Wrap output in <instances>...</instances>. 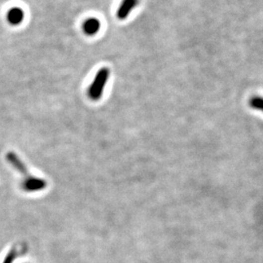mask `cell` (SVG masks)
Wrapping results in <instances>:
<instances>
[{
	"instance_id": "obj_1",
	"label": "cell",
	"mask_w": 263,
	"mask_h": 263,
	"mask_svg": "<svg viewBox=\"0 0 263 263\" xmlns=\"http://www.w3.org/2000/svg\"><path fill=\"white\" fill-rule=\"evenodd\" d=\"M110 74V69L108 67H103L99 70V72L97 73L93 83L91 84L89 91H88V95L91 100L99 101L103 97L105 87L109 80Z\"/></svg>"
},
{
	"instance_id": "obj_2",
	"label": "cell",
	"mask_w": 263,
	"mask_h": 263,
	"mask_svg": "<svg viewBox=\"0 0 263 263\" xmlns=\"http://www.w3.org/2000/svg\"><path fill=\"white\" fill-rule=\"evenodd\" d=\"M46 186H47V182L44 179L32 176V175L24 179L22 185V189L27 192L40 191V190H43Z\"/></svg>"
},
{
	"instance_id": "obj_3",
	"label": "cell",
	"mask_w": 263,
	"mask_h": 263,
	"mask_svg": "<svg viewBox=\"0 0 263 263\" xmlns=\"http://www.w3.org/2000/svg\"><path fill=\"white\" fill-rule=\"evenodd\" d=\"M139 3V0H122L116 16L120 21L126 20L128 18V16L131 14L132 11L137 6V4Z\"/></svg>"
},
{
	"instance_id": "obj_4",
	"label": "cell",
	"mask_w": 263,
	"mask_h": 263,
	"mask_svg": "<svg viewBox=\"0 0 263 263\" xmlns=\"http://www.w3.org/2000/svg\"><path fill=\"white\" fill-rule=\"evenodd\" d=\"M6 159L22 176H24V179L31 176L29 175L25 165L22 163V160L20 159V157L17 154L14 153V152H9L6 155Z\"/></svg>"
},
{
	"instance_id": "obj_5",
	"label": "cell",
	"mask_w": 263,
	"mask_h": 263,
	"mask_svg": "<svg viewBox=\"0 0 263 263\" xmlns=\"http://www.w3.org/2000/svg\"><path fill=\"white\" fill-rule=\"evenodd\" d=\"M100 21L95 18L88 19L87 21L83 23V30L88 35H95L100 30Z\"/></svg>"
},
{
	"instance_id": "obj_6",
	"label": "cell",
	"mask_w": 263,
	"mask_h": 263,
	"mask_svg": "<svg viewBox=\"0 0 263 263\" xmlns=\"http://www.w3.org/2000/svg\"><path fill=\"white\" fill-rule=\"evenodd\" d=\"M8 20L9 22L13 24H18L22 22L23 19V13H22V9L20 8H13L11 9V11L8 13Z\"/></svg>"
},
{
	"instance_id": "obj_7",
	"label": "cell",
	"mask_w": 263,
	"mask_h": 263,
	"mask_svg": "<svg viewBox=\"0 0 263 263\" xmlns=\"http://www.w3.org/2000/svg\"><path fill=\"white\" fill-rule=\"evenodd\" d=\"M249 105L252 109L263 112V98L260 96H254L249 101Z\"/></svg>"
},
{
	"instance_id": "obj_8",
	"label": "cell",
	"mask_w": 263,
	"mask_h": 263,
	"mask_svg": "<svg viewBox=\"0 0 263 263\" xmlns=\"http://www.w3.org/2000/svg\"><path fill=\"white\" fill-rule=\"evenodd\" d=\"M22 252L19 251L18 248H14V249H12V250L9 252V254L6 256V258H5V260H4L3 263H14V261L16 260V258H17L20 254H22Z\"/></svg>"
}]
</instances>
